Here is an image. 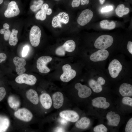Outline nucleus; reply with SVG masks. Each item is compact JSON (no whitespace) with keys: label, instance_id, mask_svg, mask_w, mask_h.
<instances>
[{"label":"nucleus","instance_id":"f257e3e1","mask_svg":"<svg viewBox=\"0 0 132 132\" xmlns=\"http://www.w3.org/2000/svg\"><path fill=\"white\" fill-rule=\"evenodd\" d=\"M113 39L111 36L107 34L101 35L95 40L94 46L96 48L99 49H106L112 45Z\"/></svg>","mask_w":132,"mask_h":132},{"label":"nucleus","instance_id":"f03ea898","mask_svg":"<svg viewBox=\"0 0 132 132\" xmlns=\"http://www.w3.org/2000/svg\"><path fill=\"white\" fill-rule=\"evenodd\" d=\"M76 44L74 41L69 40L67 41L62 45L57 47L55 51L56 55L59 56L65 55L66 52H72L75 49Z\"/></svg>","mask_w":132,"mask_h":132},{"label":"nucleus","instance_id":"7ed1b4c3","mask_svg":"<svg viewBox=\"0 0 132 132\" xmlns=\"http://www.w3.org/2000/svg\"><path fill=\"white\" fill-rule=\"evenodd\" d=\"M69 20L68 14L64 12H60L54 16L52 21V25L54 28H61L63 24L67 23Z\"/></svg>","mask_w":132,"mask_h":132},{"label":"nucleus","instance_id":"20e7f679","mask_svg":"<svg viewBox=\"0 0 132 132\" xmlns=\"http://www.w3.org/2000/svg\"><path fill=\"white\" fill-rule=\"evenodd\" d=\"M63 73L61 75L60 79L62 81L67 82L74 78L76 75V71L72 69L71 66L68 64L62 66Z\"/></svg>","mask_w":132,"mask_h":132},{"label":"nucleus","instance_id":"39448f33","mask_svg":"<svg viewBox=\"0 0 132 132\" xmlns=\"http://www.w3.org/2000/svg\"><path fill=\"white\" fill-rule=\"evenodd\" d=\"M41 34V31L38 26L34 25L32 27L30 32L29 39L33 46L37 47L39 45Z\"/></svg>","mask_w":132,"mask_h":132},{"label":"nucleus","instance_id":"423d86ee","mask_svg":"<svg viewBox=\"0 0 132 132\" xmlns=\"http://www.w3.org/2000/svg\"><path fill=\"white\" fill-rule=\"evenodd\" d=\"M52 60L49 56H42L39 57L36 62V67L39 71L43 73H47L50 71V69L46 65Z\"/></svg>","mask_w":132,"mask_h":132},{"label":"nucleus","instance_id":"0eeeda50","mask_svg":"<svg viewBox=\"0 0 132 132\" xmlns=\"http://www.w3.org/2000/svg\"><path fill=\"white\" fill-rule=\"evenodd\" d=\"M122 69V66L118 60L114 59L110 63L108 69L109 74L111 77L115 78L119 75Z\"/></svg>","mask_w":132,"mask_h":132},{"label":"nucleus","instance_id":"6e6552de","mask_svg":"<svg viewBox=\"0 0 132 132\" xmlns=\"http://www.w3.org/2000/svg\"><path fill=\"white\" fill-rule=\"evenodd\" d=\"M15 80L16 83L19 84L24 83L33 86L36 82L37 79L33 75L23 73L18 76Z\"/></svg>","mask_w":132,"mask_h":132},{"label":"nucleus","instance_id":"1a4fd4ad","mask_svg":"<svg viewBox=\"0 0 132 132\" xmlns=\"http://www.w3.org/2000/svg\"><path fill=\"white\" fill-rule=\"evenodd\" d=\"M14 115L17 119L26 122L31 121L33 117V115L31 112L24 108L18 109L15 112Z\"/></svg>","mask_w":132,"mask_h":132},{"label":"nucleus","instance_id":"9d476101","mask_svg":"<svg viewBox=\"0 0 132 132\" xmlns=\"http://www.w3.org/2000/svg\"><path fill=\"white\" fill-rule=\"evenodd\" d=\"M93 15V12L90 10L87 9L83 10L77 19L78 23L81 26H84L91 21Z\"/></svg>","mask_w":132,"mask_h":132},{"label":"nucleus","instance_id":"9b49d317","mask_svg":"<svg viewBox=\"0 0 132 132\" xmlns=\"http://www.w3.org/2000/svg\"><path fill=\"white\" fill-rule=\"evenodd\" d=\"M20 13V10L16 2L12 1L9 3L4 15L6 17L10 18L18 15Z\"/></svg>","mask_w":132,"mask_h":132},{"label":"nucleus","instance_id":"f8f14e48","mask_svg":"<svg viewBox=\"0 0 132 132\" xmlns=\"http://www.w3.org/2000/svg\"><path fill=\"white\" fill-rule=\"evenodd\" d=\"M109 55V52L106 49H100L92 54L90 59L94 62L103 61L107 59Z\"/></svg>","mask_w":132,"mask_h":132},{"label":"nucleus","instance_id":"ddd939ff","mask_svg":"<svg viewBox=\"0 0 132 132\" xmlns=\"http://www.w3.org/2000/svg\"><path fill=\"white\" fill-rule=\"evenodd\" d=\"M75 87L78 91V96L80 98H87L89 97L92 93L91 89L90 88L80 83H76Z\"/></svg>","mask_w":132,"mask_h":132},{"label":"nucleus","instance_id":"4468645a","mask_svg":"<svg viewBox=\"0 0 132 132\" xmlns=\"http://www.w3.org/2000/svg\"><path fill=\"white\" fill-rule=\"evenodd\" d=\"M59 115L62 118L72 122H76L79 118L78 113L75 111L72 110H66L62 111L60 112Z\"/></svg>","mask_w":132,"mask_h":132},{"label":"nucleus","instance_id":"2eb2a0df","mask_svg":"<svg viewBox=\"0 0 132 132\" xmlns=\"http://www.w3.org/2000/svg\"><path fill=\"white\" fill-rule=\"evenodd\" d=\"M13 62L15 66L17 74L19 75L23 74L26 71L24 66L26 62L25 59L16 56L13 58Z\"/></svg>","mask_w":132,"mask_h":132},{"label":"nucleus","instance_id":"dca6fc26","mask_svg":"<svg viewBox=\"0 0 132 132\" xmlns=\"http://www.w3.org/2000/svg\"><path fill=\"white\" fill-rule=\"evenodd\" d=\"M92 105L98 108L106 109L110 106V103L107 102L106 98L103 97L96 98L92 100Z\"/></svg>","mask_w":132,"mask_h":132},{"label":"nucleus","instance_id":"f3484780","mask_svg":"<svg viewBox=\"0 0 132 132\" xmlns=\"http://www.w3.org/2000/svg\"><path fill=\"white\" fill-rule=\"evenodd\" d=\"M106 118L108 121V125L114 126H117L118 125L121 119L119 115L112 111L107 113Z\"/></svg>","mask_w":132,"mask_h":132},{"label":"nucleus","instance_id":"a211bd4d","mask_svg":"<svg viewBox=\"0 0 132 132\" xmlns=\"http://www.w3.org/2000/svg\"><path fill=\"white\" fill-rule=\"evenodd\" d=\"M52 98L53 106L55 109H58L63 105L64 101L63 94L60 92H55L53 95Z\"/></svg>","mask_w":132,"mask_h":132},{"label":"nucleus","instance_id":"6ab92c4d","mask_svg":"<svg viewBox=\"0 0 132 132\" xmlns=\"http://www.w3.org/2000/svg\"><path fill=\"white\" fill-rule=\"evenodd\" d=\"M40 102L43 107L46 109L50 108L52 104V99L49 94L46 93L42 94L40 98Z\"/></svg>","mask_w":132,"mask_h":132},{"label":"nucleus","instance_id":"aec40b11","mask_svg":"<svg viewBox=\"0 0 132 132\" xmlns=\"http://www.w3.org/2000/svg\"><path fill=\"white\" fill-rule=\"evenodd\" d=\"M119 92L122 96H132V86L129 84L123 83L120 87Z\"/></svg>","mask_w":132,"mask_h":132},{"label":"nucleus","instance_id":"412c9836","mask_svg":"<svg viewBox=\"0 0 132 132\" xmlns=\"http://www.w3.org/2000/svg\"><path fill=\"white\" fill-rule=\"evenodd\" d=\"M26 96L28 99L32 103L37 104L39 101V97L37 92L34 90L30 89L26 92Z\"/></svg>","mask_w":132,"mask_h":132},{"label":"nucleus","instance_id":"4be33fe9","mask_svg":"<svg viewBox=\"0 0 132 132\" xmlns=\"http://www.w3.org/2000/svg\"><path fill=\"white\" fill-rule=\"evenodd\" d=\"M90 123V119L86 117H83L77 121L75 124L77 128L81 129H85L88 128Z\"/></svg>","mask_w":132,"mask_h":132},{"label":"nucleus","instance_id":"5701e85b","mask_svg":"<svg viewBox=\"0 0 132 132\" xmlns=\"http://www.w3.org/2000/svg\"><path fill=\"white\" fill-rule=\"evenodd\" d=\"M10 124L9 119L7 117L0 115V132H5Z\"/></svg>","mask_w":132,"mask_h":132},{"label":"nucleus","instance_id":"b1692460","mask_svg":"<svg viewBox=\"0 0 132 132\" xmlns=\"http://www.w3.org/2000/svg\"><path fill=\"white\" fill-rule=\"evenodd\" d=\"M88 83L89 86L94 92L99 93L102 90V86L97 80L91 79L89 81Z\"/></svg>","mask_w":132,"mask_h":132},{"label":"nucleus","instance_id":"393cba45","mask_svg":"<svg viewBox=\"0 0 132 132\" xmlns=\"http://www.w3.org/2000/svg\"><path fill=\"white\" fill-rule=\"evenodd\" d=\"M117 15L121 17L124 15L128 14L130 11L129 9L127 7H125L124 5L122 4L119 5L115 10Z\"/></svg>","mask_w":132,"mask_h":132},{"label":"nucleus","instance_id":"a878e982","mask_svg":"<svg viewBox=\"0 0 132 132\" xmlns=\"http://www.w3.org/2000/svg\"><path fill=\"white\" fill-rule=\"evenodd\" d=\"M100 25L102 29L109 30L114 29L116 26L115 23L113 21L110 22L107 20H104L100 21Z\"/></svg>","mask_w":132,"mask_h":132},{"label":"nucleus","instance_id":"bb28decb","mask_svg":"<svg viewBox=\"0 0 132 132\" xmlns=\"http://www.w3.org/2000/svg\"><path fill=\"white\" fill-rule=\"evenodd\" d=\"M18 31L15 29L12 30V32L9 39V43L11 46H15L18 42L17 35Z\"/></svg>","mask_w":132,"mask_h":132},{"label":"nucleus","instance_id":"cd10ccee","mask_svg":"<svg viewBox=\"0 0 132 132\" xmlns=\"http://www.w3.org/2000/svg\"><path fill=\"white\" fill-rule=\"evenodd\" d=\"M8 102L10 107L14 110H16L20 105L19 100L13 96H11L8 99Z\"/></svg>","mask_w":132,"mask_h":132},{"label":"nucleus","instance_id":"c85d7f7f","mask_svg":"<svg viewBox=\"0 0 132 132\" xmlns=\"http://www.w3.org/2000/svg\"><path fill=\"white\" fill-rule=\"evenodd\" d=\"M3 29L0 30V33L4 34V38L6 41L8 40L11 34V32L9 29L10 26L6 23H4L3 25Z\"/></svg>","mask_w":132,"mask_h":132},{"label":"nucleus","instance_id":"c756f323","mask_svg":"<svg viewBox=\"0 0 132 132\" xmlns=\"http://www.w3.org/2000/svg\"><path fill=\"white\" fill-rule=\"evenodd\" d=\"M35 17L37 20L41 21L44 20L46 18V14L45 12L42 10L38 11L36 14Z\"/></svg>","mask_w":132,"mask_h":132},{"label":"nucleus","instance_id":"7c9ffc66","mask_svg":"<svg viewBox=\"0 0 132 132\" xmlns=\"http://www.w3.org/2000/svg\"><path fill=\"white\" fill-rule=\"evenodd\" d=\"M107 129L104 125L100 124L94 127L93 131L95 132H106Z\"/></svg>","mask_w":132,"mask_h":132},{"label":"nucleus","instance_id":"2f4dec72","mask_svg":"<svg viewBox=\"0 0 132 132\" xmlns=\"http://www.w3.org/2000/svg\"><path fill=\"white\" fill-rule=\"evenodd\" d=\"M122 103L124 104L132 106V98L128 97H123L122 99Z\"/></svg>","mask_w":132,"mask_h":132},{"label":"nucleus","instance_id":"473e14b6","mask_svg":"<svg viewBox=\"0 0 132 132\" xmlns=\"http://www.w3.org/2000/svg\"><path fill=\"white\" fill-rule=\"evenodd\" d=\"M125 131L126 132H132V118L128 121L125 127Z\"/></svg>","mask_w":132,"mask_h":132},{"label":"nucleus","instance_id":"72a5a7b5","mask_svg":"<svg viewBox=\"0 0 132 132\" xmlns=\"http://www.w3.org/2000/svg\"><path fill=\"white\" fill-rule=\"evenodd\" d=\"M6 92L5 88L3 87H0V101L5 97Z\"/></svg>","mask_w":132,"mask_h":132},{"label":"nucleus","instance_id":"f704fd0d","mask_svg":"<svg viewBox=\"0 0 132 132\" xmlns=\"http://www.w3.org/2000/svg\"><path fill=\"white\" fill-rule=\"evenodd\" d=\"M113 9L112 6H107L102 8L101 11L102 13L107 12L111 11Z\"/></svg>","mask_w":132,"mask_h":132},{"label":"nucleus","instance_id":"c9c22d12","mask_svg":"<svg viewBox=\"0 0 132 132\" xmlns=\"http://www.w3.org/2000/svg\"><path fill=\"white\" fill-rule=\"evenodd\" d=\"M29 47L27 45L23 47L22 53V57H24L27 55L29 51Z\"/></svg>","mask_w":132,"mask_h":132},{"label":"nucleus","instance_id":"e433bc0d","mask_svg":"<svg viewBox=\"0 0 132 132\" xmlns=\"http://www.w3.org/2000/svg\"><path fill=\"white\" fill-rule=\"evenodd\" d=\"M80 0H73L71 3V6L73 8L77 7L80 5Z\"/></svg>","mask_w":132,"mask_h":132},{"label":"nucleus","instance_id":"4c0bfd02","mask_svg":"<svg viewBox=\"0 0 132 132\" xmlns=\"http://www.w3.org/2000/svg\"><path fill=\"white\" fill-rule=\"evenodd\" d=\"M127 48V50L129 53L132 55V42L131 41L128 42Z\"/></svg>","mask_w":132,"mask_h":132},{"label":"nucleus","instance_id":"58836bf2","mask_svg":"<svg viewBox=\"0 0 132 132\" xmlns=\"http://www.w3.org/2000/svg\"><path fill=\"white\" fill-rule=\"evenodd\" d=\"M7 58L6 55L3 53H0V63L4 61Z\"/></svg>","mask_w":132,"mask_h":132},{"label":"nucleus","instance_id":"ea45409f","mask_svg":"<svg viewBox=\"0 0 132 132\" xmlns=\"http://www.w3.org/2000/svg\"><path fill=\"white\" fill-rule=\"evenodd\" d=\"M97 80L102 86L104 85L105 83L104 79L101 77H99L97 79Z\"/></svg>","mask_w":132,"mask_h":132},{"label":"nucleus","instance_id":"a19ab883","mask_svg":"<svg viewBox=\"0 0 132 132\" xmlns=\"http://www.w3.org/2000/svg\"><path fill=\"white\" fill-rule=\"evenodd\" d=\"M49 5L47 3H44L43 4L41 8V10L44 11L45 12L48 8Z\"/></svg>","mask_w":132,"mask_h":132},{"label":"nucleus","instance_id":"79ce46f5","mask_svg":"<svg viewBox=\"0 0 132 132\" xmlns=\"http://www.w3.org/2000/svg\"><path fill=\"white\" fill-rule=\"evenodd\" d=\"M89 2V0H80L81 4L82 5L88 4Z\"/></svg>","mask_w":132,"mask_h":132},{"label":"nucleus","instance_id":"37998d69","mask_svg":"<svg viewBox=\"0 0 132 132\" xmlns=\"http://www.w3.org/2000/svg\"><path fill=\"white\" fill-rule=\"evenodd\" d=\"M30 9L33 12L35 11L38 10L36 5L34 4L31 5L30 6Z\"/></svg>","mask_w":132,"mask_h":132},{"label":"nucleus","instance_id":"c03bdc74","mask_svg":"<svg viewBox=\"0 0 132 132\" xmlns=\"http://www.w3.org/2000/svg\"><path fill=\"white\" fill-rule=\"evenodd\" d=\"M52 11V10L51 9L48 8L45 11V12L46 15H50L51 14Z\"/></svg>","mask_w":132,"mask_h":132},{"label":"nucleus","instance_id":"a18cd8bd","mask_svg":"<svg viewBox=\"0 0 132 132\" xmlns=\"http://www.w3.org/2000/svg\"><path fill=\"white\" fill-rule=\"evenodd\" d=\"M55 131L56 132H64V130L62 128L59 127L56 129Z\"/></svg>","mask_w":132,"mask_h":132},{"label":"nucleus","instance_id":"49530a36","mask_svg":"<svg viewBox=\"0 0 132 132\" xmlns=\"http://www.w3.org/2000/svg\"><path fill=\"white\" fill-rule=\"evenodd\" d=\"M62 118L63 119H61L60 121V122L61 123L63 124H66V121L67 120L63 118Z\"/></svg>","mask_w":132,"mask_h":132},{"label":"nucleus","instance_id":"de8ad7c7","mask_svg":"<svg viewBox=\"0 0 132 132\" xmlns=\"http://www.w3.org/2000/svg\"><path fill=\"white\" fill-rule=\"evenodd\" d=\"M105 0H99L100 3L101 4H102L104 3Z\"/></svg>","mask_w":132,"mask_h":132},{"label":"nucleus","instance_id":"09e8293b","mask_svg":"<svg viewBox=\"0 0 132 132\" xmlns=\"http://www.w3.org/2000/svg\"><path fill=\"white\" fill-rule=\"evenodd\" d=\"M3 2V0H0V4L2 3Z\"/></svg>","mask_w":132,"mask_h":132},{"label":"nucleus","instance_id":"8fccbe9b","mask_svg":"<svg viewBox=\"0 0 132 132\" xmlns=\"http://www.w3.org/2000/svg\"></svg>","mask_w":132,"mask_h":132}]
</instances>
